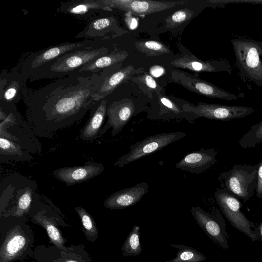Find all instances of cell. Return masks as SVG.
I'll return each mask as SVG.
<instances>
[{"instance_id":"1","label":"cell","mask_w":262,"mask_h":262,"mask_svg":"<svg viewBox=\"0 0 262 262\" xmlns=\"http://www.w3.org/2000/svg\"><path fill=\"white\" fill-rule=\"evenodd\" d=\"M100 72H76L37 90L26 88L22 99L31 119L69 123L82 118L95 102Z\"/></svg>"},{"instance_id":"2","label":"cell","mask_w":262,"mask_h":262,"mask_svg":"<svg viewBox=\"0 0 262 262\" xmlns=\"http://www.w3.org/2000/svg\"><path fill=\"white\" fill-rule=\"evenodd\" d=\"M109 52L106 47H95L72 51L48 62L30 77L32 81L41 79L63 78L78 72L84 66Z\"/></svg>"},{"instance_id":"3","label":"cell","mask_w":262,"mask_h":262,"mask_svg":"<svg viewBox=\"0 0 262 262\" xmlns=\"http://www.w3.org/2000/svg\"><path fill=\"white\" fill-rule=\"evenodd\" d=\"M237 67L242 78L262 86V42L247 38L231 39Z\"/></svg>"},{"instance_id":"4","label":"cell","mask_w":262,"mask_h":262,"mask_svg":"<svg viewBox=\"0 0 262 262\" xmlns=\"http://www.w3.org/2000/svg\"><path fill=\"white\" fill-rule=\"evenodd\" d=\"M257 168V164L235 165L229 170L221 173L218 180L223 188L246 203L255 191Z\"/></svg>"},{"instance_id":"5","label":"cell","mask_w":262,"mask_h":262,"mask_svg":"<svg viewBox=\"0 0 262 262\" xmlns=\"http://www.w3.org/2000/svg\"><path fill=\"white\" fill-rule=\"evenodd\" d=\"M214 197L222 213L233 227L253 242L259 239L257 227L242 211V204L234 194L223 188L215 191Z\"/></svg>"},{"instance_id":"6","label":"cell","mask_w":262,"mask_h":262,"mask_svg":"<svg viewBox=\"0 0 262 262\" xmlns=\"http://www.w3.org/2000/svg\"><path fill=\"white\" fill-rule=\"evenodd\" d=\"M97 41L84 40L75 42H65L31 53L19 66L21 73L28 79L39 68L68 52L98 47Z\"/></svg>"},{"instance_id":"7","label":"cell","mask_w":262,"mask_h":262,"mask_svg":"<svg viewBox=\"0 0 262 262\" xmlns=\"http://www.w3.org/2000/svg\"><path fill=\"white\" fill-rule=\"evenodd\" d=\"M186 136L185 133L174 132L148 136L132 145L130 147L129 151L122 156L115 163L114 166L122 167L126 164L160 150Z\"/></svg>"},{"instance_id":"8","label":"cell","mask_w":262,"mask_h":262,"mask_svg":"<svg viewBox=\"0 0 262 262\" xmlns=\"http://www.w3.org/2000/svg\"><path fill=\"white\" fill-rule=\"evenodd\" d=\"M183 110L193 114L196 117L211 120L229 121L245 117L254 112L251 107L199 102L195 105L184 104Z\"/></svg>"},{"instance_id":"9","label":"cell","mask_w":262,"mask_h":262,"mask_svg":"<svg viewBox=\"0 0 262 262\" xmlns=\"http://www.w3.org/2000/svg\"><path fill=\"white\" fill-rule=\"evenodd\" d=\"M28 79L21 72L19 66L10 71L3 70L0 74V106L4 109L15 107L22 99L24 89L27 88Z\"/></svg>"},{"instance_id":"10","label":"cell","mask_w":262,"mask_h":262,"mask_svg":"<svg viewBox=\"0 0 262 262\" xmlns=\"http://www.w3.org/2000/svg\"><path fill=\"white\" fill-rule=\"evenodd\" d=\"M172 78L187 90L207 97L223 99L227 101L236 100L237 96L212 83L200 78L189 76L183 72L173 71Z\"/></svg>"},{"instance_id":"11","label":"cell","mask_w":262,"mask_h":262,"mask_svg":"<svg viewBox=\"0 0 262 262\" xmlns=\"http://www.w3.org/2000/svg\"><path fill=\"white\" fill-rule=\"evenodd\" d=\"M136 106L134 101L129 98L116 100L107 104L106 116L107 120L103 128L104 133L112 127V135L115 136L123 129L137 113Z\"/></svg>"},{"instance_id":"12","label":"cell","mask_w":262,"mask_h":262,"mask_svg":"<svg viewBox=\"0 0 262 262\" xmlns=\"http://www.w3.org/2000/svg\"><path fill=\"white\" fill-rule=\"evenodd\" d=\"M191 213L197 224L214 243L224 249H228L229 244L227 234L223 224L224 221L217 216L208 212L200 206L192 207Z\"/></svg>"},{"instance_id":"13","label":"cell","mask_w":262,"mask_h":262,"mask_svg":"<svg viewBox=\"0 0 262 262\" xmlns=\"http://www.w3.org/2000/svg\"><path fill=\"white\" fill-rule=\"evenodd\" d=\"M106 5L135 15H147L184 5L187 1L160 2L146 0H102Z\"/></svg>"},{"instance_id":"14","label":"cell","mask_w":262,"mask_h":262,"mask_svg":"<svg viewBox=\"0 0 262 262\" xmlns=\"http://www.w3.org/2000/svg\"><path fill=\"white\" fill-rule=\"evenodd\" d=\"M217 151L214 148L205 149L189 152L186 155L175 167L191 173L199 174L211 167L217 162Z\"/></svg>"},{"instance_id":"15","label":"cell","mask_w":262,"mask_h":262,"mask_svg":"<svg viewBox=\"0 0 262 262\" xmlns=\"http://www.w3.org/2000/svg\"><path fill=\"white\" fill-rule=\"evenodd\" d=\"M29 240L19 226L7 233L0 249V262H12L19 259L27 250Z\"/></svg>"},{"instance_id":"16","label":"cell","mask_w":262,"mask_h":262,"mask_svg":"<svg viewBox=\"0 0 262 262\" xmlns=\"http://www.w3.org/2000/svg\"><path fill=\"white\" fill-rule=\"evenodd\" d=\"M149 185L146 182H140L136 185L118 191L108 197L104 206L110 209H123L139 202L147 193Z\"/></svg>"},{"instance_id":"17","label":"cell","mask_w":262,"mask_h":262,"mask_svg":"<svg viewBox=\"0 0 262 262\" xmlns=\"http://www.w3.org/2000/svg\"><path fill=\"white\" fill-rule=\"evenodd\" d=\"M110 68L101 71L100 81L94 95L95 101H98L111 94L119 86L128 80L135 72L132 65H128L112 72H110Z\"/></svg>"},{"instance_id":"18","label":"cell","mask_w":262,"mask_h":262,"mask_svg":"<svg viewBox=\"0 0 262 262\" xmlns=\"http://www.w3.org/2000/svg\"><path fill=\"white\" fill-rule=\"evenodd\" d=\"M170 64L177 68L187 69L195 72H226L231 74L232 67L226 59L204 61L192 55H185L172 60Z\"/></svg>"},{"instance_id":"19","label":"cell","mask_w":262,"mask_h":262,"mask_svg":"<svg viewBox=\"0 0 262 262\" xmlns=\"http://www.w3.org/2000/svg\"><path fill=\"white\" fill-rule=\"evenodd\" d=\"M104 170L102 165L91 163L83 166L61 168L55 170L53 173L57 179L69 186L90 180Z\"/></svg>"},{"instance_id":"20","label":"cell","mask_w":262,"mask_h":262,"mask_svg":"<svg viewBox=\"0 0 262 262\" xmlns=\"http://www.w3.org/2000/svg\"><path fill=\"white\" fill-rule=\"evenodd\" d=\"M112 10L102 0H72L61 3L58 8L59 12L82 18H93L99 12Z\"/></svg>"},{"instance_id":"21","label":"cell","mask_w":262,"mask_h":262,"mask_svg":"<svg viewBox=\"0 0 262 262\" xmlns=\"http://www.w3.org/2000/svg\"><path fill=\"white\" fill-rule=\"evenodd\" d=\"M92 18L83 30L75 36V38H83L97 41V39H103L115 31L116 23L113 17L95 16Z\"/></svg>"},{"instance_id":"22","label":"cell","mask_w":262,"mask_h":262,"mask_svg":"<svg viewBox=\"0 0 262 262\" xmlns=\"http://www.w3.org/2000/svg\"><path fill=\"white\" fill-rule=\"evenodd\" d=\"M90 109L92 113L80 135L81 139L86 140L94 139L98 134L106 115V98L95 101Z\"/></svg>"},{"instance_id":"23","label":"cell","mask_w":262,"mask_h":262,"mask_svg":"<svg viewBox=\"0 0 262 262\" xmlns=\"http://www.w3.org/2000/svg\"><path fill=\"white\" fill-rule=\"evenodd\" d=\"M128 54L126 51L114 50L92 60L81 68L78 72L97 73L124 61Z\"/></svg>"},{"instance_id":"24","label":"cell","mask_w":262,"mask_h":262,"mask_svg":"<svg viewBox=\"0 0 262 262\" xmlns=\"http://www.w3.org/2000/svg\"><path fill=\"white\" fill-rule=\"evenodd\" d=\"M33 221L46 230L50 241L53 244L63 251H68L67 248L64 246L66 240L51 219L39 213L34 216Z\"/></svg>"},{"instance_id":"25","label":"cell","mask_w":262,"mask_h":262,"mask_svg":"<svg viewBox=\"0 0 262 262\" xmlns=\"http://www.w3.org/2000/svg\"><path fill=\"white\" fill-rule=\"evenodd\" d=\"M140 235V227L135 225L121 247V250L123 256H137L141 253L142 249Z\"/></svg>"},{"instance_id":"26","label":"cell","mask_w":262,"mask_h":262,"mask_svg":"<svg viewBox=\"0 0 262 262\" xmlns=\"http://www.w3.org/2000/svg\"><path fill=\"white\" fill-rule=\"evenodd\" d=\"M170 246L178 249V251L175 258L164 262H202L206 259L203 253L191 247L179 244Z\"/></svg>"},{"instance_id":"27","label":"cell","mask_w":262,"mask_h":262,"mask_svg":"<svg viewBox=\"0 0 262 262\" xmlns=\"http://www.w3.org/2000/svg\"><path fill=\"white\" fill-rule=\"evenodd\" d=\"M75 210L80 218L86 237L89 241L95 242L98 236V230L93 218L81 207L76 206Z\"/></svg>"},{"instance_id":"28","label":"cell","mask_w":262,"mask_h":262,"mask_svg":"<svg viewBox=\"0 0 262 262\" xmlns=\"http://www.w3.org/2000/svg\"><path fill=\"white\" fill-rule=\"evenodd\" d=\"M262 142V121L252 125L239 139L238 144L243 148L255 147Z\"/></svg>"},{"instance_id":"29","label":"cell","mask_w":262,"mask_h":262,"mask_svg":"<svg viewBox=\"0 0 262 262\" xmlns=\"http://www.w3.org/2000/svg\"><path fill=\"white\" fill-rule=\"evenodd\" d=\"M135 45L138 50L149 56H158L169 52L166 46L155 40L139 41L136 42Z\"/></svg>"},{"instance_id":"30","label":"cell","mask_w":262,"mask_h":262,"mask_svg":"<svg viewBox=\"0 0 262 262\" xmlns=\"http://www.w3.org/2000/svg\"><path fill=\"white\" fill-rule=\"evenodd\" d=\"M194 12L189 9H182L175 11L165 19L166 27L172 29L189 20Z\"/></svg>"},{"instance_id":"31","label":"cell","mask_w":262,"mask_h":262,"mask_svg":"<svg viewBox=\"0 0 262 262\" xmlns=\"http://www.w3.org/2000/svg\"><path fill=\"white\" fill-rule=\"evenodd\" d=\"M32 190L30 188H26L25 192L19 196L17 201L16 210L13 216H22L29 210L32 200Z\"/></svg>"},{"instance_id":"32","label":"cell","mask_w":262,"mask_h":262,"mask_svg":"<svg viewBox=\"0 0 262 262\" xmlns=\"http://www.w3.org/2000/svg\"><path fill=\"white\" fill-rule=\"evenodd\" d=\"M0 152L1 155H18L22 154L20 147L5 138L1 137Z\"/></svg>"},{"instance_id":"33","label":"cell","mask_w":262,"mask_h":262,"mask_svg":"<svg viewBox=\"0 0 262 262\" xmlns=\"http://www.w3.org/2000/svg\"><path fill=\"white\" fill-rule=\"evenodd\" d=\"M257 184L256 187V195L258 198H262V161L257 164Z\"/></svg>"},{"instance_id":"34","label":"cell","mask_w":262,"mask_h":262,"mask_svg":"<svg viewBox=\"0 0 262 262\" xmlns=\"http://www.w3.org/2000/svg\"><path fill=\"white\" fill-rule=\"evenodd\" d=\"M125 22L130 30H134L138 26V19L133 16V13L130 12H127L125 13Z\"/></svg>"},{"instance_id":"35","label":"cell","mask_w":262,"mask_h":262,"mask_svg":"<svg viewBox=\"0 0 262 262\" xmlns=\"http://www.w3.org/2000/svg\"><path fill=\"white\" fill-rule=\"evenodd\" d=\"M143 82L149 88L157 90L158 85L154 78L147 73H144L142 76Z\"/></svg>"},{"instance_id":"36","label":"cell","mask_w":262,"mask_h":262,"mask_svg":"<svg viewBox=\"0 0 262 262\" xmlns=\"http://www.w3.org/2000/svg\"><path fill=\"white\" fill-rule=\"evenodd\" d=\"M149 73L152 77L158 78L165 73V70L160 65H154L150 68Z\"/></svg>"},{"instance_id":"37","label":"cell","mask_w":262,"mask_h":262,"mask_svg":"<svg viewBox=\"0 0 262 262\" xmlns=\"http://www.w3.org/2000/svg\"><path fill=\"white\" fill-rule=\"evenodd\" d=\"M258 231L259 239L262 242V223L257 227Z\"/></svg>"},{"instance_id":"38","label":"cell","mask_w":262,"mask_h":262,"mask_svg":"<svg viewBox=\"0 0 262 262\" xmlns=\"http://www.w3.org/2000/svg\"><path fill=\"white\" fill-rule=\"evenodd\" d=\"M62 262H80V261H77V260H70L69 259V260H67L63 261Z\"/></svg>"},{"instance_id":"39","label":"cell","mask_w":262,"mask_h":262,"mask_svg":"<svg viewBox=\"0 0 262 262\" xmlns=\"http://www.w3.org/2000/svg\"><path fill=\"white\" fill-rule=\"evenodd\" d=\"M261 210H262V208H261Z\"/></svg>"},{"instance_id":"40","label":"cell","mask_w":262,"mask_h":262,"mask_svg":"<svg viewBox=\"0 0 262 262\" xmlns=\"http://www.w3.org/2000/svg\"><path fill=\"white\" fill-rule=\"evenodd\" d=\"M262 262V261H261Z\"/></svg>"}]
</instances>
